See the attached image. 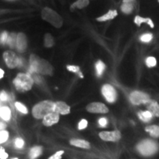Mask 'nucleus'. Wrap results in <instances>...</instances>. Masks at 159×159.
I'll return each instance as SVG.
<instances>
[{
  "instance_id": "nucleus-1",
  "label": "nucleus",
  "mask_w": 159,
  "mask_h": 159,
  "mask_svg": "<svg viewBox=\"0 0 159 159\" xmlns=\"http://www.w3.org/2000/svg\"><path fill=\"white\" fill-rule=\"evenodd\" d=\"M29 70L31 75H52L53 67L47 61L40 58L36 55L32 54L30 57Z\"/></svg>"
},
{
  "instance_id": "nucleus-2",
  "label": "nucleus",
  "mask_w": 159,
  "mask_h": 159,
  "mask_svg": "<svg viewBox=\"0 0 159 159\" xmlns=\"http://www.w3.org/2000/svg\"><path fill=\"white\" fill-rule=\"evenodd\" d=\"M33 83L34 80L31 75L25 73H19L13 80L15 88L19 92H26L30 91L33 87Z\"/></svg>"
},
{
  "instance_id": "nucleus-3",
  "label": "nucleus",
  "mask_w": 159,
  "mask_h": 159,
  "mask_svg": "<svg viewBox=\"0 0 159 159\" xmlns=\"http://www.w3.org/2000/svg\"><path fill=\"white\" fill-rule=\"evenodd\" d=\"M54 105L55 102L50 100H44L38 103L33 108V116L38 119H43L47 115L54 112Z\"/></svg>"
},
{
  "instance_id": "nucleus-4",
  "label": "nucleus",
  "mask_w": 159,
  "mask_h": 159,
  "mask_svg": "<svg viewBox=\"0 0 159 159\" xmlns=\"http://www.w3.org/2000/svg\"><path fill=\"white\" fill-rule=\"evenodd\" d=\"M41 17L43 20L51 24L56 28H60L63 25V19L58 13L49 7H44L41 11Z\"/></svg>"
},
{
  "instance_id": "nucleus-5",
  "label": "nucleus",
  "mask_w": 159,
  "mask_h": 159,
  "mask_svg": "<svg viewBox=\"0 0 159 159\" xmlns=\"http://www.w3.org/2000/svg\"><path fill=\"white\" fill-rule=\"evenodd\" d=\"M3 59L6 65L10 69L22 66V59L20 58L14 52L11 50L5 51L3 54Z\"/></svg>"
},
{
  "instance_id": "nucleus-6",
  "label": "nucleus",
  "mask_w": 159,
  "mask_h": 159,
  "mask_svg": "<svg viewBox=\"0 0 159 159\" xmlns=\"http://www.w3.org/2000/svg\"><path fill=\"white\" fill-rule=\"evenodd\" d=\"M137 150L143 156H151V155L156 153L157 152V150H158V145L153 141L145 140L141 142L137 146Z\"/></svg>"
},
{
  "instance_id": "nucleus-7",
  "label": "nucleus",
  "mask_w": 159,
  "mask_h": 159,
  "mask_svg": "<svg viewBox=\"0 0 159 159\" xmlns=\"http://www.w3.org/2000/svg\"><path fill=\"white\" fill-rule=\"evenodd\" d=\"M130 102L134 105L147 104L150 100V97L142 91H134L131 93L130 96Z\"/></svg>"
},
{
  "instance_id": "nucleus-8",
  "label": "nucleus",
  "mask_w": 159,
  "mask_h": 159,
  "mask_svg": "<svg viewBox=\"0 0 159 159\" xmlns=\"http://www.w3.org/2000/svg\"><path fill=\"white\" fill-rule=\"evenodd\" d=\"M102 93L103 96L108 102H114L116 101L117 94L116 91L112 85L105 84L102 88Z\"/></svg>"
},
{
  "instance_id": "nucleus-9",
  "label": "nucleus",
  "mask_w": 159,
  "mask_h": 159,
  "mask_svg": "<svg viewBox=\"0 0 159 159\" xmlns=\"http://www.w3.org/2000/svg\"><path fill=\"white\" fill-rule=\"evenodd\" d=\"M86 110L90 113L94 114H106L108 112V108L106 105L101 102H92L87 105Z\"/></svg>"
},
{
  "instance_id": "nucleus-10",
  "label": "nucleus",
  "mask_w": 159,
  "mask_h": 159,
  "mask_svg": "<svg viewBox=\"0 0 159 159\" xmlns=\"http://www.w3.org/2000/svg\"><path fill=\"white\" fill-rule=\"evenodd\" d=\"M99 137L104 141L107 142H116L121 139V134L118 130L111 131H103V132L99 133Z\"/></svg>"
},
{
  "instance_id": "nucleus-11",
  "label": "nucleus",
  "mask_w": 159,
  "mask_h": 159,
  "mask_svg": "<svg viewBox=\"0 0 159 159\" xmlns=\"http://www.w3.org/2000/svg\"><path fill=\"white\" fill-rule=\"evenodd\" d=\"M27 47V39L25 33H19L16 37V48L20 52H23Z\"/></svg>"
},
{
  "instance_id": "nucleus-12",
  "label": "nucleus",
  "mask_w": 159,
  "mask_h": 159,
  "mask_svg": "<svg viewBox=\"0 0 159 159\" xmlns=\"http://www.w3.org/2000/svg\"><path fill=\"white\" fill-rule=\"evenodd\" d=\"M54 112L62 115L68 114L70 113V107L66 103L63 102H55Z\"/></svg>"
},
{
  "instance_id": "nucleus-13",
  "label": "nucleus",
  "mask_w": 159,
  "mask_h": 159,
  "mask_svg": "<svg viewBox=\"0 0 159 159\" xmlns=\"http://www.w3.org/2000/svg\"><path fill=\"white\" fill-rule=\"evenodd\" d=\"M60 116L58 114L55 112H52L43 119V124L47 127L52 126V125L58 122Z\"/></svg>"
},
{
  "instance_id": "nucleus-14",
  "label": "nucleus",
  "mask_w": 159,
  "mask_h": 159,
  "mask_svg": "<svg viewBox=\"0 0 159 159\" xmlns=\"http://www.w3.org/2000/svg\"><path fill=\"white\" fill-rule=\"evenodd\" d=\"M147 108L148 111H150L152 116L159 117V105L156 101L150 99L149 102L147 103Z\"/></svg>"
},
{
  "instance_id": "nucleus-15",
  "label": "nucleus",
  "mask_w": 159,
  "mask_h": 159,
  "mask_svg": "<svg viewBox=\"0 0 159 159\" xmlns=\"http://www.w3.org/2000/svg\"><path fill=\"white\" fill-rule=\"evenodd\" d=\"M70 144L73 146L77 147V148L89 149L90 148V144L88 142L82 139H71L70 141Z\"/></svg>"
},
{
  "instance_id": "nucleus-16",
  "label": "nucleus",
  "mask_w": 159,
  "mask_h": 159,
  "mask_svg": "<svg viewBox=\"0 0 159 159\" xmlns=\"http://www.w3.org/2000/svg\"><path fill=\"white\" fill-rule=\"evenodd\" d=\"M116 16H117V11L116 10H110L106 14L97 18V20L98 21H108V20L114 19Z\"/></svg>"
},
{
  "instance_id": "nucleus-17",
  "label": "nucleus",
  "mask_w": 159,
  "mask_h": 159,
  "mask_svg": "<svg viewBox=\"0 0 159 159\" xmlns=\"http://www.w3.org/2000/svg\"><path fill=\"white\" fill-rule=\"evenodd\" d=\"M134 22H135V24H136L139 27L142 25V23H146V24H148V25H150V27H152V28H153L154 27L153 21H152L150 19H149V18H142V17L139 16H136V18H135V19H134Z\"/></svg>"
},
{
  "instance_id": "nucleus-18",
  "label": "nucleus",
  "mask_w": 159,
  "mask_h": 159,
  "mask_svg": "<svg viewBox=\"0 0 159 159\" xmlns=\"http://www.w3.org/2000/svg\"><path fill=\"white\" fill-rule=\"evenodd\" d=\"M11 112L8 107L4 106L0 108V116L5 121H9L11 119Z\"/></svg>"
},
{
  "instance_id": "nucleus-19",
  "label": "nucleus",
  "mask_w": 159,
  "mask_h": 159,
  "mask_svg": "<svg viewBox=\"0 0 159 159\" xmlns=\"http://www.w3.org/2000/svg\"><path fill=\"white\" fill-rule=\"evenodd\" d=\"M135 4L132 3H122L121 5V11L125 14H130L134 11Z\"/></svg>"
},
{
  "instance_id": "nucleus-20",
  "label": "nucleus",
  "mask_w": 159,
  "mask_h": 159,
  "mask_svg": "<svg viewBox=\"0 0 159 159\" xmlns=\"http://www.w3.org/2000/svg\"><path fill=\"white\" fill-rule=\"evenodd\" d=\"M89 4V0H77V2L73 4L71 6V9L73 10L74 8H78V9H82L84 7L88 6Z\"/></svg>"
},
{
  "instance_id": "nucleus-21",
  "label": "nucleus",
  "mask_w": 159,
  "mask_h": 159,
  "mask_svg": "<svg viewBox=\"0 0 159 159\" xmlns=\"http://www.w3.org/2000/svg\"><path fill=\"white\" fill-rule=\"evenodd\" d=\"M145 130L148 132L151 136L153 137H159V127L156 125H151L145 128Z\"/></svg>"
},
{
  "instance_id": "nucleus-22",
  "label": "nucleus",
  "mask_w": 159,
  "mask_h": 159,
  "mask_svg": "<svg viewBox=\"0 0 159 159\" xmlns=\"http://www.w3.org/2000/svg\"><path fill=\"white\" fill-rule=\"evenodd\" d=\"M41 152H42L41 147H34L31 149L30 152V159H35L41 154Z\"/></svg>"
},
{
  "instance_id": "nucleus-23",
  "label": "nucleus",
  "mask_w": 159,
  "mask_h": 159,
  "mask_svg": "<svg viewBox=\"0 0 159 159\" xmlns=\"http://www.w3.org/2000/svg\"><path fill=\"white\" fill-rule=\"evenodd\" d=\"M138 115H139V119L144 122H149V121H150V119L152 118V114L148 111H141V112L139 113Z\"/></svg>"
},
{
  "instance_id": "nucleus-24",
  "label": "nucleus",
  "mask_w": 159,
  "mask_h": 159,
  "mask_svg": "<svg viewBox=\"0 0 159 159\" xmlns=\"http://www.w3.org/2000/svg\"><path fill=\"white\" fill-rule=\"evenodd\" d=\"M55 44L54 39H53L52 35L49 34V33H46L44 35V46L45 47L47 48H50L53 47Z\"/></svg>"
},
{
  "instance_id": "nucleus-25",
  "label": "nucleus",
  "mask_w": 159,
  "mask_h": 159,
  "mask_svg": "<svg viewBox=\"0 0 159 159\" xmlns=\"http://www.w3.org/2000/svg\"><path fill=\"white\" fill-rule=\"evenodd\" d=\"M95 68H96L97 76H101L105 69V65L102 61H98L95 64Z\"/></svg>"
},
{
  "instance_id": "nucleus-26",
  "label": "nucleus",
  "mask_w": 159,
  "mask_h": 159,
  "mask_svg": "<svg viewBox=\"0 0 159 159\" xmlns=\"http://www.w3.org/2000/svg\"><path fill=\"white\" fill-rule=\"evenodd\" d=\"M16 37L17 35L15 34V33H12L7 38V43L10 47H12V48H15L16 47Z\"/></svg>"
},
{
  "instance_id": "nucleus-27",
  "label": "nucleus",
  "mask_w": 159,
  "mask_h": 159,
  "mask_svg": "<svg viewBox=\"0 0 159 159\" xmlns=\"http://www.w3.org/2000/svg\"><path fill=\"white\" fill-rule=\"evenodd\" d=\"M67 69H68L69 71H71V72H74V73H76L79 75L80 77H83V75L82 73L80 71V67L77 66H73V65H69L66 66Z\"/></svg>"
},
{
  "instance_id": "nucleus-28",
  "label": "nucleus",
  "mask_w": 159,
  "mask_h": 159,
  "mask_svg": "<svg viewBox=\"0 0 159 159\" xmlns=\"http://www.w3.org/2000/svg\"><path fill=\"white\" fill-rule=\"evenodd\" d=\"M15 106L18 111H20L21 113H22L24 114H27V113H28V110H27V108H26L25 105L21 104V102H16L15 103Z\"/></svg>"
},
{
  "instance_id": "nucleus-29",
  "label": "nucleus",
  "mask_w": 159,
  "mask_h": 159,
  "mask_svg": "<svg viewBox=\"0 0 159 159\" xmlns=\"http://www.w3.org/2000/svg\"><path fill=\"white\" fill-rule=\"evenodd\" d=\"M156 63H157L156 59L154 57H149L146 60V64L149 68H152V67L156 66Z\"/></svg>"
},
{
  "instance_id": "nucleus-30",
  "label": "nucleus",
  "mask_w": 159,
  "mask_h": 159,
  "mask_svg": "<svg viewBox=\"0 0 159 159\" xmlns=\"http://www.w3.org/2000/svg\"><path fill=\"white\" fill-rule=\"evenodd\" d=\"M9 137V134L6 130L0 131V144L5 142Z\"/></svg>"
},
{
  "instance_id": "nucleus-31",
  "label": "nucleus",
  "mask_w": 159,
  "mask_h": 159,
  "mask_svg": "<svg viewBox=\"0 0 159 159\" xmlns=\"http://www.w3.org/2000/svg\"><path fill=\"white\" fill-rule=\"evenodd\" d=\"M152 37L153 36H152V34H151V33H146V34L142 35V37H141V41H142V42L148 43L152 41Z\"/></svg>"
},
{
  "instance_id": "nucleus-32",
  "label": "nucleus",
  "mask_w": 159,
  "mask_h": 159,
  "mask_svg": "<svg viewBox=\"0 0 159 159\" xmlns=\"http://www.w3.org/2000/svg\"><path fill=\"white\" fill-rule=\"evenodd\" d=\"M8 36V33H7V32H3L1 34V35H0V43H1L2 44H5V43L7 42V40Z\"/></svg>"
},
{
  "instance_id": "nucleus-33",
  "label": "nucleus",
  "mask_w": 159,
  "mask_h": 159,
  "mask_svg": "<svg viewBox=\"0 0 159 159\" xmlns=\"http://www.w3.org/2000/svg\"><path fill=\"white\" fill-rule=\"evenodd\" d=\"M24 144H25V142H24L22 139L17 138L15 140V146L16 148H22Z\"/></svg>"
},
{
  "instance_id": "nucleus-34",
  "label": "nucleus",
  "mask_w": 159,
  "mask_h": 159,
  "mask_svg": "<svg viewBox=\"0 0 159 159\" xmlns=\"http://www.w3.org/2000/svg\"><path fill=\"white\" fill-rule=\"evenodd\" d=\"M87 125H88V122L85 119H82L78 125V129L79 130H83L86 128Z\"/></svg>"
},
{
  "instance_id": "nucleus-35",
  "label": "nucleus",
  "mask_w": 159,
  "mask_h": 159,
  "mask_svg": "<svg viewBox=\"0 0 159 159\" xmlns=\"http://www.w3.org/2000/svg\"><path fill=\"white\" fill-rule=\"evenodd\" d=\"M63 151H58V152H57L56 153L53 155V156H52L51 157H49V159H61V156L63 154Z\"/></svg>"
},
{
  "instance_id": "nucleus-36",
  "label": "nucleus",
  "mask_w": 159,
  "mask_h": 159,
  "mask_svg": "<svg viewBox=\"0 0 159 159\" xmlns=\"http://www.w3.org/2000/svg\"><path fill=\"white\" fill-rule=\"evenodd\" d=\"M7 99H8V95H7V93L4 91H2L0 93V100L2 101V102H5Z\"/></svg>"
},
{
  "instance_id": "nucleus-37",
  "label": "nucleus",
  "mask_w": 159,
  "mask_h": 159,
  "mask_svg": "<svg viewBox=\"0 0 159 159\" xmlns=\"http://www.w3.org/2000/svg\"><path fill=\"white\" fill-rule=\"evenodd\" d=\"M8 157L7 152H5V150L2 148H0V158L1 159H7Z\"/></svg>"
},
{
  "instance_id": "nucleus-38",
  "label": "nucleus",
  "mask_w": 159,
  "mask_h": 159,
  "mask_svg": "<svg viewBox=\"0 0 159 159\" xmlns=\"http://www.w3.org/2000/svg\"><path fill=\"white\" fill-rule=\"evenodd\" d=\"M99 124L101 127H105L108 124V120L105 118H101L99 120Z\"/></svg>"
},
{
  "instance_id": "nucleus-39",
  "label": "nucleus",
  "mask_w": 159,
  "mask_h": 159,
  "mask_svg": "<svg viewBox=\"0 0 159 159\" xmlns=\"http://www.w3.org/2000/svg\"><path fill=\"white\" fill-rule=\"evenodd\" d=\"M136 0H123V3H132L136 4Z\"/></svg>"
},
{
  "instance_id": "nucleus-40",
  "label": "nucleus",
  "mask_w": 159,
  "mask_h": 159,
  "mask_svg": "<svg viewBox=\"0 0 159 159\" xmlns=\"http://www.w3.org/2000/svg\"><path fill=\"white\" fill-rule=\"evenodd\" d=\"M6 128V125L5 123L0 122V131L3 130V129H5Z\"/></svg>"
},
{
  "instance_id": "nucleus-41",
  "label": "nucleus",
  "mask_w": 159,
  "mask_h": 159,
  "mask_svg": "<svg viewBox=\"0 0 159 159\" xmlns=\"http://www.w3.org/2000/svg\"><path fill=\"white\" fill-rule=\"evenodd\" d=\"M4 77V71L2 69H0V79H2Z\"/></svg>"
},
{
  "instance_id": "nucleus-42",
  "label": "nucleus",
  "mask_w": 159,
  "mask_h": 159,
  "mask_svg": "<svg viewBox=\"0 0 159 159\" xmlns=\"http://www.w3.org/2000/svg\"><path fill=\"white\" fill-rule=\"evenodd\" d=\"M13 159H19V158H13Z\"/></svg>"
},
{
  "instance_id": "nucleus-43",
  "label": "nucleus",
  "mask_w": 159,
  "mask_h": 159,
  "mask_svg": "<svg viewBox=\"0 0 159 159\" xmlns=\"http://www.w3.org/2000/svg\"><path fill=\"white\" fill-rule=\"evenodd\" d=\"M158 2H159V0H158Z\"/></svg>"
}]
</instances>
